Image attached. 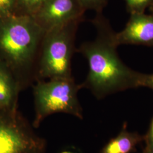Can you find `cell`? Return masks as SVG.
Segmentation results:
<instances>
[{"mask_svg":"<svg viewBox=\"0 0 153 153\" xmlns=\"http://www.w3.org/2000/svg\"><path fill=\"white\" fill-rule=\"evenodd\" d=\"M96 30L94 40L82 43L76 49L88 61V71L82 88L88 89L97 99L115 93L140 88L142 73L126 65L118 55L116 32L103 13L91 21Z\"/></svg>","mask_w":153,"mask_h":153,"instance_id":"6da1fadb","label":"cell"},{"mask_svg":"<svg viewBox=\"0 0 153 153\" xmlns=\"http://www.w3.org/2000/svg\"><path fill=\"white\" fill-rule=\"evenodd\" d=\"M45 33L33 16L0 17V62L11 71L21 90L33 86L37 81Z\"/></svg>","mask_w":153,"mask_h":153,"instance_id":"7a4b0ae2","label":"cell"},{"mask_svg":"<svg viewBox=\"0 0 153 153\" xmlns=\"http://www.w3.org/2000/svg\"><path fill=\"white\" fill-rule=\"evenodd\" d=\"M85 19H78L46 31L39 59L37 81L71 77V60L76 52L78 27Z\"/></svg>","mask_w":153,"mask_h":153,"instance_id":"3957f363","label":"cell"},{"mask_svg":"<svg viewBox=\"0 0 153 153\" xmlns=\"http://www.w3.org/2000/svg\"><path fill=\"white\" fill-rule=\"evenodd\" d=\"M32 87L35 112L34 128H39L47 117L57 113L83 119V110L78 98L82 85L76 83L73 76L39 80Z\"/></svg>","mask_w":153,"mask_h":153,"instance_id":"277c9868","label":"cell"},{"mask_svg":"<svg viewBox=\"0 0 153 153\" xmlns=\"http://www.w3.org/2000/svg\"><path fill=\"white\" fill-rule=\"evenodd\" d=\"M20 113L0 111V153H46V140Z\"/></svg>","mask_w":153,"mask_h":153,"instance_id":"5b68a950","label":"cell"},{"mask_svg":"<svg viewBox=\"0 0 153 153\" xmlns=\"http://www.w3.org/2000/svg\"><path fill=\"white\" fill-rule=\"evenodd\" d=\"M86 10L78 0H49L33 16L45 32L78 19H85Z\"/></svg>","mask_w":153,"mask_h":153,"instance_id":"8992f818","label":"cell"},{"mask_svg":"<svg viewBox=\"0 0 153 153\" xmlns=\"http://www.w3.org/2000/svg\"><path fill=\"white\" fill-rule=\"evenodd\" d=\"M115 40L119 46L131 44L153 47V13L130 14L126 27L115 33Z\"/></svg>","mask_w":153,"mask_h":153,"instance_id":"52a82bcc","label":"cell"},{"mask_svg":"<svg viewBox=\"0 0 153 153\" xmlns=\"http://www.w3.org/2000/svg\"><path fill=\"white\" fill-rule=\"evenodd\" d=\"M21 91L13 74L0 62V111L16 110L18 95Z\"/></svg>","mask_w":153,"mask_h":153,"instance_id":"ba28073f","label":"cell"},{"mask_svg":"<svg viewBox=\"0 0 153 153\" xmlns=\"http://www.w3.org/2000/svg\"><path fill=\"white\" fill-rule=\"evenodd\" d=\"M144 135L137 131H129L127 123L125 122L120 133L111 138L99 153H134L136 152L137 146L144 142Z\"/></svg>","mask_w":153,"mask_h":153,"instance_id":"9c48e42d","label":"cell"},{"mask_svg":"<svg viewBox=\"0 0 153 153\" xmlns=\"http://www.w3.org/2000/svg\"><path fill=\"white\" fill-rule=\"evenodd\" d=\"M49 0H17L14 15L33 16Z\"/></svg>","mask_w":153,"mask_h":153,"instance_id":"30bf717a","label":"cell"},{"mask_svg":"<svg viewBox=\"0 0 153 153\" xmlns=\"http://www.w3.org/2000/svg\"><path fill=\"white\" fill-rule=\"evenodd\" d=\"M126 7L130 14L145 13L153 4V0H125Z\"/></svg>","mask_w":153,"mask_h":153,"instance_id":"8fae6325","label":"cell"},{"mask_svg":"<svg viewBox=\"0 0 153 153\" xmlns=\"http://www.w3.org/2000/svg\"><path fill=\"white\" fill-rule=\"evenodd\" d=\"M82 7L86 11L93 10L97 13H102L107 6L108 0H78Z\"/></svg>","mask_w":153,"mask_h":153,"instance_id":"7c38bea8","label":"cell"},{"mask_svg":"<svg viewBox=\"0 0 153 153\" xmlns=\"http://www.w3.org/2000/svg\"><path fill=\"white\" fill-rule=\"evenodd\" d=\"M17 0H0V17L14 14Z\"/></svg>","mask_w":153,"mask_h":153,"instance_id":"4fadbf2b","label":"cell"},{"mask_svg":"<svg viewBox=\"0 0 153 153\" xmlns=\"http://www.w3.org/2000/svg\"><path fill=\"white\" fill-rule=\"evenodd\" d=\"M144 142L145 146L143 153H147L153 146V117L149 126V129L145 135H144Z\"/></svg>","mask_w":153,"mask_h":153,"instance_id":"5bb4252c","label":"cell"},{"mask_svg":"<svg viewBox=\"0 0 153 153\" xmlns=\"http://www.w3.org/2000/svg\"><path fill=\"white\" fill-rule=\"evenodd\" d=\"M140 88L144 87L152 90L153 91V73L144 74L142 73L140 82Z\"/></svg>","mask_w":153,"mask_h":153,"instance_id":"9a60e30c","label":"cell"},{"mask_svg":"<svg viewBox=\"0 0 153 153\" xmlns=\"http://www.w3.org/2000/svg\"><path fill=\"white\" fill-rule=\"evenodd\" d=\"M60 153H79L77 152H76L74 149H65L61 152Z\"/></svg>","mask_w":153,"mask_h":153,"instance_id":"2e32d148","label":"cell"},{"mask_svg":"<svg viewBox=\"0 0 153 153\" xmlns=\"http://www.w3.org/2000/svg\"><path fill=\"white\" fill-rule=\"evenodd\" d=\"M149 9V10L150 11V13H153V4Z\"/></svg>","mask_w":153,"mask_h":153,"instance_id":"e0dca14e","label":"cell"},{"mask_svg":"<svg viewBox=\"0 0 153 153\" xmlns=\"http://www.w3.org/2000/svg\"><path fill=\"white\" fill-rule=\"evenodd\" d=\"M147 153H153V146L151 148V149L149 150V152H148Z\"/></svg>","mask_w":153,"mask_h":153,"instance_id":"ac0fdd59","label":"cell"}]
</instances>
